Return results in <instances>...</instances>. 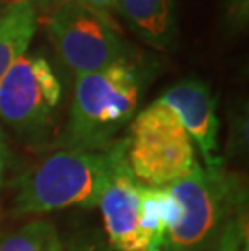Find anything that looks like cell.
Returning a JSON list of instances; mask_svg holds the SVG:
<instances>
[{
    "label": "cell",
    "mask_w": 249,
    "mask_h": 251,
    "mask_svg": "<svg viewBox=\"0 0 249 251\" xmlns=\"http://www.w3.org/2000/svg\"><path fill=\"white\" fill-rule=\"evenodd\" d=\"M154 70L152 63L131 55L102 70L78 75L67 125V148L102 151L113 144L118 131L136 115Z\"/></svg>",
    "instance_id": "6da1fadb"
},
{
    "label": "cell",
    "mask_w": 249,
    "mask_h": 251,
    "mask_svg": "<svg viewBox=\"0 0 249 251\" xmlns=\"http://www.w3.org/2000/svg\"><path fill=\"white\" fill-rule=\"evenodd\" d=\"M125 156V138L102 151L65 148L52 152L15 181L13 216L97 206L104 186Z\"/></svg>",
    "instance_id": "7a4b0ae2"
},
{
    "label": "cell",
    "mask_w": 249,
    "mask_h": 251,
    "mask_svg": "<svg viewBox=\"0 0 249 251\" xmlns=\"http://www.w3.org/2000/svg\"><path fill=\"white\" fill-rule=\"evenodd\" d=\"M97 206L104 235L115 251H162L168 230L181 214V204L168 188L139 183L125 159L116 164Z\"/></svg>",
    "instance_id": "3957f363"
},
{
    "label": "cell",
    "mask_w": 249,
    "mask_h": 251,
    "mask_svg": "<svg viewBox=\"0 0 249 251\" xmlns=\"http://www.w3.org/2000/svg\"><path fill=\"white\" fill-rule=\"evenodd\" d=\"M181 204V214L168 230L162 251H207L228 219L246 207V186L224 165L196 167L167 186Z\"/></svg>",
    "instance_id": "277c9868"
},
{
    "label": "cell",
    "mask_w": 249,
    "mask_h": 251,
    "mask_svg": "<svg viewBox=\"0 0 249 251\" xmlns=\"http://www.w3.org/2000/svg\"><path fill=\"white\" fill-rule=\"evenodd\" d=\"M126 140V164L142 185L167 188L196 167V146L178 117L156 99L133 117Z\"/></svg>",
    "instance_id": "5b68a950"
},
{
    "label": "cell",
    "mask_w": 249,
    "mask_h": 251,
    "mask_svg": "<svg viewBox=\"0 0 249 251\" xmlns=\"http://www.w3.org/2000/svg\"><path fill=\"white\" fill-rule=\"evenodd\" d=\"M47 29L58 57L76 76L135 55L109 15L79 0L58 5Z\"/></svg>",
    "instance_id": "8992f818"
},
{
    "label": "cell",
    "mask_w": 249,
    "mask_h": 251,
    "mask_svg": "<svg viewBox=\"0 0 249 251\" xmlns=\"http://www.w3.org/2000/svg\"><path fill=\"white\" fill-rule=\"evenodd\" d=\"M62 84L42 55L20 57L0 83V119L21 136L38 138L54 122Z\"/></svg>",
    "instance_id": "52a82bcc"
},
{
    "label": "cell",
    "mask_w": 249,
    "mask_h": 251,
    "mask_svg": "<svg viewBox=\"0 0 249 251\" xmlns=\"http://www.w3.org/2000/svg\"><path fill=\"white\" fill-rule=\"evenodd\" d=\"M157 100L178 117L194 146L199 148L205 167L224 165L219 152L217 99L209 84L198 78H186L168 88Z\"/></svg>",
    "instance_id": "ba28073f"
},
{
    "label": "cell",
    "mask_w": 249,
    "mask_h": 251,
    "mask_svg": "<svg viewBox=\"0 0 249 251\" xmlns=\"http://www.w3.org/2000/svg\"><path fill=\"white\" fill-rule=\"evenodd\" d=\"M116 10L133 33L157 50L167 52L177 41L173 0H116Z\"/></svg>",
    "instance_id": "9c48e42d"
},
{
    "label": "cell",
    "mask_w": 249,
    "mask_h": 251,
    "mask_svg": "<svg viewBox=\"0 0 249 251\" xmlns=\"http://www.w3.org/2000/svg\"><path fill=\"white\" fill-rule=\"evenodd\" d=\"M38 28L34 3L8 8L0 15V83L13 63L23 57Z\"/></svg>",
    "instance_id": "30bf717a"
},
{
    "label": "cell",
    "mask_w": 249,
    "mask_h": 251,
    "mask_svg": "<svg viewBox=\"0 0 249 251\" xmlns=\"http://www.w3.org/2000/svg\"><path fill=\"white\" fill-rule=\"evenodd\" d=\"M62 238L47 219H31L17 227L0 228V251H60Z\"/></svg>",
    "instance_id": "8fae6325"
},
{
    "label": "cell",
    "mask_w": 249,
    "mask_h": 251,
    "mask_svg": "<svg viewBox=\"0 0 249 251\" xmlns=\"http://www.w3.org/2000/svg\"><path fill=\"white\" fill-rule=\"evenodd\" d=\"M248 212L246 207L233 214L220 230L210 251H246L248 250Z\"/></svg>",
    "instance_id": "7c38bea8"
},
{
    "label": "cell",
    "mask_w": 249,
    "mask_h": 251,
    "mask_svg": "<svg viewBox=\"0 0 249 251\" xmlns=\"http://www.w3.org/2000/svg\"><path fill=\"white\" fill-rule=\"evenodd\" d=\"M60 251H115L104 233L97 230H83L67 242H62Z\"/></svg>",
    "instance_id": "4fadbf2b"
},
{
    "label": "cell",
    "mask_w": 249,
    "mask_h": 251,
    "mask_svg": "<svg viewBox=\"0 0 249 251\" xmlns=\"http://www.w3.org/2000/svg\"><path fill=\"white\" fill-rule=\"evenodd\" d=\"M225 17L233 29H245L249 20V0H224Z\"/></svg>",
    "instance_id": "5bb4252c"
},
{
    "label": "cell",
    "mask_w": 249,
    "mask_h": 251,
    "mask_svg": "<svg viewBox=\"0 0 249 251\" xmlns=\"http://www.w3.org/2000/svg\"><path fill=\"white\" fill-rule=\"evenodd\" d=\"M7 167H8V148H7V140H5L3 131L0 130V188L3 186L5 175H7Z\"/></svg>",
    "instance_id": "9a60e30c"
},
{
    "label": "cell",
    "mask_w": 249,
    "mask_h": 251,
    "mask_svg": "<svg viewBox=\"0 0 249 251\" xmlns=\"http://www.w3.org/2000/svg\"><path fill=\"white\" fill-rule=\"evenodd\" d=\"M79 2L86 3L88 7L96 8L102 13H107L110 10L116 8V0H79Z\"/></svg>",
    "instance_id": "2e32d148"
},
{
    "label": "cell",
    "mask_w": 249,
    "mask_h": 251,
    "mask_svg": "<svg viewBox=\"0 0 249 251\" xmlns=\"http://www.w3.org/2000/svg\"><path fill=\"white\" fill-rule=\"evenodd\" d=\"M34 0H0V5L8 10V8H13V7H20V5H24V3H33Z\"/></svg>",
    "instance_id": "e0dca14e"
},
{
    "label": "cell",
    "mask_w": 249,
    "mask_h": 251,
    "mask_svg": "<svg viewBox=\"0 0 249 251\" xmlns=\"http://www.w3.org/2000/svg\"><path fill=\"white\" fill-rule=\"evenodd\" d=\"M3 12H5V8H3V7H2V5H0V15H2V13H3Z\"/></svg>",
    "instance_id": "ac0fdd59"
}]
</instances>
